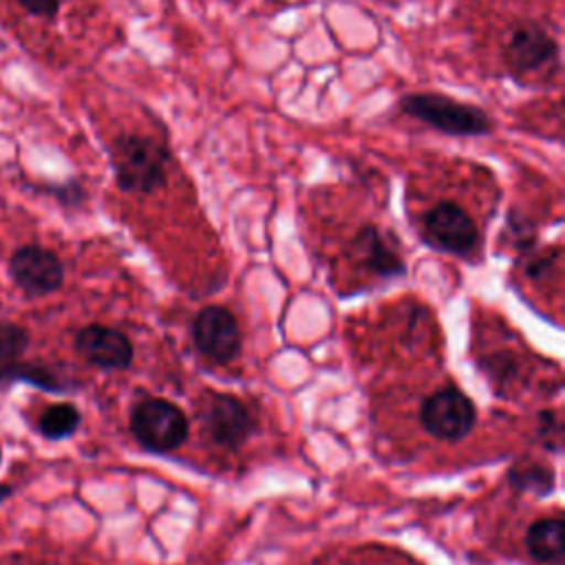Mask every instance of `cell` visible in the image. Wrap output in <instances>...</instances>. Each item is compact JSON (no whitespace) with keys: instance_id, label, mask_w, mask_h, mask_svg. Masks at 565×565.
<instances>
[{"instance_id":"obj_7","label":"cell","mask_w":565,"mask_h":565,"mask_svg":"<svg viewBox=\"0 0 565 565\" xmlns=\"http://www.w3.org/2000/svg\"><path fill=\"white\" fill-rule=\"evenodd\" d=\"M419 415L424 428L433 437L446 441H455L470 433L477 417L472 402L459 388L452 386L428 395L426 402L422 404Z\"/></svg>"},{"instance_id":"obj_12","label":"cell","mask_w":565,"mask_h":565,"mask_svg":"<svg viewBox=\"0 0 565 565\" xmlns=\"http://www.w3.org/2000/svg\"><path fill=\"white\" fill-rule=\"evenodd\" d=\"M525 547L534 561L558 565L563 561V521L554 516L532 523L525 534Z\"/></svg>"},{"instance_id":"obj_14","label":"cell","mask_w":565,"mask_h":565,"mask_svg":"<svg viewBox=\"0 0 565 565\" xmlns=\"http://www.w3.org/2000/svg\"><path fill=\"white\" fill-rule=\"evenodd\" d=\"M79 422H82L79 411L68 402H60L44 408V413L38 419V430L44 439L57 441V439L71 437L79 428Z\"/></svg>"},{"instance_id":"obj_3","label":"cell","mask_w":565,"mask_h":565,"mask_svg":"<svg viewBox=\"0 0 565 565\" xmlns=\"http://www.w3.org/2000/svg\"><path fill=\"white\" fill-rule=\"evenodd\" d=\"M501 60L508 75L516 84L527 86L532 77L561 71V42L543 22L523 18L505 33Z\"/></svg>"},{"instance_id":"obj_11","label":"cell","mask_w":565,"mask_h":565,"mask_svg":"<svg viewBox=\"0 0 565 565\" xmlns=\"http://www.w3.org/2000/svg\"><path fill=\"white\" fill-rule=\"evenodd\" d=\"M351 249H353L355 260L373 274L397 276L404 271L402 258L388 247V243L384 241V236L380 234V230L375 225L360 227L358 234L353 236Z\"/></svg>"},{"instance_id":"obj_4","label":"cell","mask_w":565,"mask_h":565,"mask_svg":"<svg viewBox=\"0 0 565 565\" xmlns=\"http://www.w3.org/2000/svg\"><path fill=\"white\" fill-rule=\"evenodd\" d=\"M130 430L146 450L168 452L185 441L188 419L174 404L148 397L132 408Z\"/></svg>"},{"instance_id":"obj_9","label":"cell","mask_w":565,"mask_h":565,"mask_svg":"<svg viewBox=\"0 0 565 565\" xmlns=\"http://www.w3.org/2000/svg\"><path fill=\"white\" fill-rule=\"evenodd\" d=\"M192 338L196 349L214 362H230L241 347L238 324L225 307L201 309L192 322Z\"/></svg>"},{"instance_id":"obj_21","label":"cell","mask_w":565,"mask_h":565,"mask_svg":"<svg viewBox=\"0 0 565 565\" xmlns=\"http://www.w3.org/2000/svg\"><path fill=\"white\" fill-rule=\"evenodd\" d=\"M0 463H2V450H0Z\"/></svg>"},{"instance_id":"obj_17","label":"cell","mask_w":565,"mask_h":565,"mask_svg":"<svg viewBox=\"0 0 565 565\" xmlns=\"http://www.w3.org/2000/svg\"><path fill=\"white\" fill-rule=\"evenodd\" d=\"M15 4L31 18H40L46 22H53L60 13L62 2L60 0H15Z\"/></svg>"},{"instance_id":"obj_16","label":"cell","mask_w":565,"mask_h":565,"mask_svg":"<svg viewBox=\"0 0 565 565\" xmlns=\"http://www.w3.org/2000/svg\"><path fill=\"white\" fill-rule=\"evenodd\" d=\"M512 481L516 488L521 490H539V492H547L552 488V472L543 466H516L512 470Z\"/></svg>"},{"instance_id":"obj_5","label":"cell","mask_w":565,"mask_h":565,"mask_svg":"<svg viewBox=\"0 0 565 565\" xmlns=\"http://www.w3.org/2000/svg\"><path fill=\"white\" fill-rule=\"evenodd\" d=\"M422 232L435 249L457 256L472 254L479 243L475 218L455 201H439L428 207L422 218Z\"/></svg>"},{"instance_id":"obj_6","label":"cell","mask_w":565,"mask_h":565,"mask_svg":"<svg viewBox=\"0 0 565 565\" xmlns=\"http://www.w3.org/2000/svg\"><path fill=\"white\" fill-rule=\"evenodd\" d=\"M13 282L31 298L53 294L64 282V265L55 252L42 245H22L9 256Z\"/></svg>"},{"instance_id":"obj_2","label":"cell","mask_w":565,"mask_h":565,"mask_svg":"<svg viewBox=\"0 0 565 565\" xmlns=\"http://www.w3.org/2000/svg\"><path fill=\"white\" fill-rule=\"evenodd\" d=\"M395 106L402 115L446 137H488L494 132V119L483 106L444 93H404Z\"/></svg>"},{"instance_id":"obj_8","label":"cell","mask_w":565,"mask_h":565,"mask_svg":"<svg viewBox=\"0 0 565 565\" xmlns=\"http://www.w3.org/2000/svg\"><path fill=\"white\" fill-rule=\"evenodd\" d=\"M201 422L212 441L227 448L241 446L254 426L245 404L238 397L225 393H212L205 399Z\"/></svg>"},{"instance_id":"obj_1","label":"cell","mask_w":565,"mask_h":565,"mask_svg":"<svg viewBox=\"0 0 565 565\" xmlns=\"http://www.w3.org/2000/svg\"><path fill=\"white\" fill-rule=\"evenodd\" d=\"M115 185L126 194H154L168 183L172 150L146 132H121L108 143Z\"/></svg>"},{"instance_id":"obj_13","label":"cell","mask_w":565,"mask_h":565,"mask_svg":"<svg viewBox=\"0 0 565 565\" xmlns=\"http://www.w3.org/2000/svg\"><path fill=\"white\" fill-rule=\"evenodd\" d=\"M11 382H26L49 393H62L66 388V382H62L60 375H55L49 366L40 362L15 360L9 364H0V384H11Z\"/></svg>"},{"instance_id":"obj_20","label":"cell","mask_w":565,"mask_h":565,"mask_svg":"<svg viewBox=\"0 0 565 565\" xmlns=\"http://www.w3.org/2000/svg\"><path fill=\"white\" fill-rule=\"evenodd\" d=\"M13 494V486L11 483H0V503H4V499H9Z\"/></svg>"},{"instance_id":"obj_15","label":"cell","mask_w":565,"mask_h":565,"mask_svg":"<svg viewBox=\"0 0 565 565\" xmlns=\"http://www.w3.org/2000/svg\"><path fill=\"white\" fill-rule=\"evenodd\" d=\"M29 331L15 322L0 320V364H9L22 358L29 347Z\"/></svg>"},{"instance_id":"obj_18","label":"cell","mask_w":565,"mask_h":565,"mask_svg":"<svg viewBox=\"0 0 565 565\" xmlns=\"http://www.w3.org/2000/svg\"><path fill=\"white\" fill-rule=\"evenodd\" d=\"M508 230L512 232V236H514V243H516L519 247H530V245L534 243V238H536L532 223H530L527 218H523L519 212H510Z\"/></svg>"},{"instance_id":"obj_10","label":"cell","mask_w":565,"mask_h":565,"mask_svg":"<svg viewBox=\"0 0 565 565\" xmlns=\"http://www.w3.org/2000/svg\"><path fill=\"white\" fill-rule=\"evenodd\" d=\"M75 349L86 362L106 371L130 366L135 353L130 340L121 331L104 324L84 327L75 335Z\"/></svg>"},{"instance_id":"obj_19","label":"cell","mask_w":565,"mask_h":565,"mask_svg":"<svg viewBox=\"0 0 565 565\" xmlns=\"http://www.w3.org/2000/svg\"><path fill=\"white\" fill-rule=\"evenodd\" d=\"M49 192L64 205H77L84 199V188L77 181H66L57 185H49Z\"/></svg>"}]
</instances>
